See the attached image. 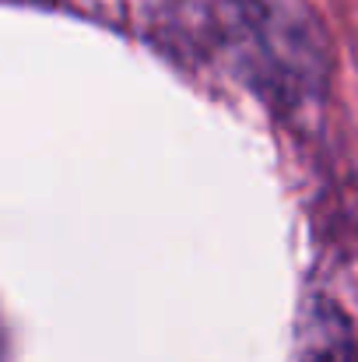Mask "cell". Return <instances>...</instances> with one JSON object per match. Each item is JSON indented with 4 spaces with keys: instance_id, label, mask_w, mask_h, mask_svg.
Here are the masks:
<instances>
[{
    "instance_id": "obj_1",
    "label": "cell",
    "mask_w": 358,
    "mask_h": 362,
    "mask_svg": "<svg viewBox=\"0 0 358 362\" xmlns=\"http://www.w3.org/2000/svg\"><path fill=\"white\" fill-rule=\"evenodd\" d=\"M292 362H355V331L330 296H313L295 331Z\"/></svg>"
}]
</instances>
